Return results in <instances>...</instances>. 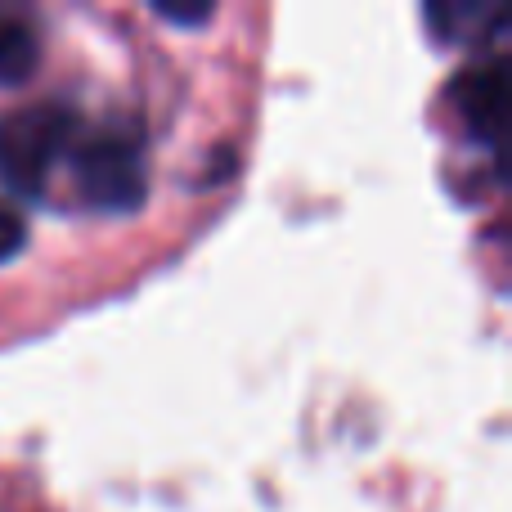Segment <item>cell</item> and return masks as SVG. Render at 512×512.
Instances as JSON below:
<instances>
[{
	"instance_id": "obj_1",
	"label": "cell",
	"mask_w": 512,
	"mask_h": 512,
	"mask_svg": "<svg viewBox=\"0 0 512 512\" xmlns=\"http://www.w3.org/2000/svg\"><path fill=\"white\" fill-rule=\"evenodd\" d=\"M72 185L86 207L99 212H131L144 203L149 189V153H144V126L135 117H104L81 122L68 149Z\"/></svg>"
},
{
	"instance_id": "obj_2",
	"label": "cell",
	"mask_w": 512,
	"mask_h": 512,
	"mask_svg": "<svg viewBox=\"0 0 512 512\" xmlns=\"http://www.w3.org/2000/svg\"><path fill=\"white\" fill-rule=\"evenodd\" d=\"M81 117L63 104H23L0 113V185L18 198L41 203L54 171L68 162Z\"/></svg>"
},
{
	"instance_id": "obj_3",
	"label": "cell",
	"mask_w": 512,
	"mask_h": 512,
	"mask_svg": "<svg viewBox=\"0 0 512 512\" xmlns=\"http://www.w3.org/2000/svg\"><path fill=\"white\" fill-rule=\"evenodd\" d=\"M450 104L459 113V122L468 126V135L477 144H495L499 135V108H504V63L486 59L459 72V81L450 86Z\"/></svg>"
},
{
	"instance_id": "obj_4",
	"label": "cell",
	"mask_w": 512,
	"mask_h": 512,
	"mask_svg": "<svg viewBox=\"0 0 512 512\" xmlns=\"http://www.w3.org/2000/svg\"><path fill=\"white\" fill-rule=\"evenodd\" d=\"M41 59V36L27 9L0 5V81H23Z\"/></svg>"
},
{
	"instance_id": "obj_5",
	"label": "cell",
	"mask_w": 512,
	"mask_h": 512,
	"mask_svg": "<svg viewBox=\"0 0 512 512\" xmlns=\"http://www.w3.org/2000/svg\"><path fill=\"white\" fill-rule=\"evenodd\" d=\"M436 41H486V23L504 27V9L499 5H432L427 9Z\"/></svg>"
},
{
	"instance_id": "obj_6",
	"label": "cell",
	"mask_w": 512,
	"mask_h": 512,
	"mask_svg": "<svg viewBox=\"0 0 512 512\" xmlns=\"http://www.w3.org/2000/svg\"><path fill=\"white\" fill-rule=\"evenodd\" d=\"M23 243H27V221L18 216L14 203H5V198H0V265H5L9 256L23 252Z\"/></svg>"
}]
</instances>
